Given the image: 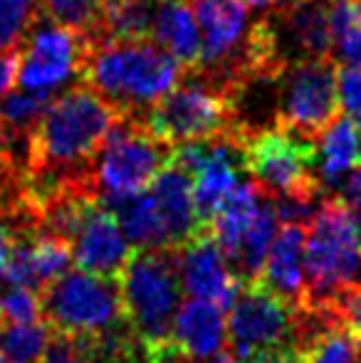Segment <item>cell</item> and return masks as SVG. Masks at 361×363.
<instances>
[{
	"label": "cell",
	"mask_w": 361,
	"mask_h": 363,
	"mask_svg": "<svg viewBox=\"0 0 361 363\" xmlns=\"http://www.w3.org/2000/svg\"><path fill=\"white\" fill-rule=\"evenodd\" d=\"M171 344L193 361H208L226 351V309L206 299L183 301L171 324Z\"/></svg>",
	"instance_id": "2e32d148"
},
{
	"label": "cell",
	"mask_w": 361,
	"mask_h": 363,
	"mask_svg": "<svg viewBox=\"0 0 361 363\" xmlns=\"http://www.w3.org/2000/svg\"><path fill=\"white\" fill-rule=\"evenodd\" d=\"M119 119V111L84 82L55 96L30 131L25 196L40 201L65 183L91 178V161Z\"/></svg>",
	"instance_id": "6da1fadb"
},
{
	"label": "cell",
	"mask_w": 361,
	"mask_h": 363,
	"mask_svg": "<svg viewBox=\"0 0 361 363\" xmlns=\"http://www.w3.org/2000/svg\"><path fill=\"white\" fill-rule=\"evenodd\" d=\"M106 3L109 0H40V15L60 28L94 40L104 20Z\"/></svg>",
	"instance_id": "cb8c5ba5"
},
{
	"label": "cell",
	"mask_w": 361,
	"mask_h": 363,
	"mask_svg": "<svg viewBox=\"0 0 361 363\" xmlns=\"http://www.w3.org/2000/svg\"><path fill=\"white\" fill-rule=\"evenodd\" d=\"M149 193L159 208V216L164 220L166 230H169L171 250H179L188 240L208 230L198 218L191 173H186L174 161L151 181Z\"/></svg>",
	"instance_id": "e0dca14e"
},
{
	"label": "cell",
	"mask_w": 361,
	"mask_h": 363,
	"mask_svg": "<svg viewBox=\"0 0 361 363\" xmlns=\"http://www.w3.org/2000/svg\"><path fill=\"white\" fill-rule=\"evenodd\" d=\"M57 94L50 91H30V89H10L8 94L0 96V121L5 131L10 134H30L40 116L48 111L52 99Z\"/></svg>",
	"instance_id": "4316f807"
},
{
	"label": "cell",
	"mask_w": 361,
	"mask_h": 363,
	"mask_svg": "<svg viewBox=\"0 0 361 363\" xmlns=\"http://www.w3.org/2000/svg\"><path fill=\"white\" fill-rule=\"evenodd\" d=\"M248 8L250 10H257L260 15H272V13H279V10L289 8L292 3L297 0H245Z\"/></svg>",
	"instance_id": "836d02e7"
},
{
	"label": "cell",
	"mask_w": 361,
	"mask_h": 363,
	"mask_svg": "<svg viewBox=\"0 0 361 363\" xmlns=\"http://www.w3.org/2000/svg\"><path fill=\"white\" fill-rule=\"evenodd\" d=\"M208 363H245V361L238 359L233 351H221V354H216L213 359H208Z\"/></svg>",
	"instance_id": "d590c367"
},
{
	"label": "cell",
	"mask_w": 361,
	"mask_h": 363,
	"mask_svg": "<svg viewBox=\"0 0 361 363\" xmlns=\"http://www.w3.org/2000/svg\"><path fill=\"white\" fill-rule=\"evenodd\" d=\"M40 18V0H0V52L23 45Z\"/></svg>",
	"instance_id": "83f0119b"
},
{
	"label": "cell",
	"mask_w": 361,
	"mask_h": 363,
	"mask_svg": "<svg viewBox=\"0 0 361 363\" xmlns=\"http://www.w3.org/2000/svg\"><path fill=\"white\" fill-rule=\"evenodd\" d=\"M18 65H20V48L0 52V96L8 94L13 82L18 79Z\"/></svg>",
	"instance_id": "1f68e13d"
},
{
	"label": "cell",
	"mask_w": 361,
	"mask_h": 363,
	"mask_svg": "<svg viewBox=\"0 0 361 363\" xmlns=\"http://www.w3.org/2000/svg\"><path fill=\"white\" fill-rule=\"evenodd\" d=\"M50 339L52 329L45 321H33V324L0 321V356L10 363H40Z\"/></svg>",
	"instance_id": "d4e9b609"
},
{
	"label": "cell",
	"mask_w": 361,
	"mask_h": 363,
	"mask_svg": "<svg viewBox=\"0 0 361 363\" xmlns=\"http://www.w3.org/2000/svg\"><path fill=\"white\" fill-rule=\"evenodd\" d=\"M337 91H339V106L347 111V116L359 119L361 116V67H357V65H342V67H337Z\"/></svg>",
	"instance_id": "f546056e"
},
{
	"label": "cell",
	"mask_w": 361,
	"mask_h": 363,
	"mask_svg": "<svg viewBox=\"0 0 361 363\" xmlns=\"http://www.w3.org/2000/svg\"><path fill=\"white\" fill-rule=\"evenodd\" d=\"M201 30V62L193 69L238 94L248 74L250 8L245 0H188Z\"/></svg>",
	"instance_id": "9c48e42d"
},
{
	"label": "cell",
	"mask_w": 361,
	"mask_h": 363,
	"mask_svg": "<svg viewBox=\"0 0 361 363\" xmlns=\"http://www.w3.org/2000/svg\"><path fill=\"white\" fill-rule=\"evenodd\" d=\"M277 213H274V203L270 196L262 193V201L257 206V213L252 218V223L248 225V230L243 233L238 247L233 250V255L228 257V264L235 272V277L243 284L255 282L262 272V264L267 259L274 238H277Z\"/></svg>",
	"instance_id": "7402d4cb"
},
{
	"label": "cell",
	"mask_w": 361,
	"mask_h": 363,
	"mask_svg": "<svg viewBox=\"0 0 361 363\" xmlns=\"http://www.w3.org/2000/svg\"><path fill=\"white\" fill-rule=\"evenodd\" d=\"M159 0H109L94 40H151Z\"/></svg>",
	"instance_id": "603a6c76"
},
{
	"label": "cell",
	"mask_w": 361,
	"mask_h": 363,
	"mask_svg": "<svg viewBox=\"0 0 361 363\" xmlns=\"http://www.w3.org/2000/svg\"><path fill=\"white\" fill-rule=\"evenodd\" d=\"M0 321L5 324H33L43 321L40 294L28 287H13L0 291Z\"/></svg>",
	"instance_id": "f1b7e54d"
},
{
	"label": "cell",
	"mask_w": 361,
	"mask_h": 363,
	"mask_svg": "<svg viewBox=\"0 0 361 363\" xmlns=\"http://www.w3.org/2000/svg\"><path fill=\"white\" fill-rule=\"evenodd\" d=\"M228 311V341L238 359L250 361L255 354L284 346L294 349V309L257 279L243 284Z\"/></svg>",
	"instance_id": "8fae6325"
},
{
	"label": "cell",
	"mask_w": 361,
	"mask_h": 363,
	"mask_svg": "<svg viewBox=\"0 0 361 363\" xmlns=\"http://www.w3.org/2000/svg\"><path fill=\"white\" fill-rule=\"evenodd\" d=\"M13 242H15V230H13V225H10L8 220H0V267H3L5 259H8Z\"/></svg>",
	"instance_id": "e575fe53"
},
{
	"label": "cell",
	"mask_w": 361,
	"mask_h": 363,
	"mask_svg": "<svg viewBox=\"0 0 361 363\" xmlns=\"http://www.w3.org/2000/svg\"><path fill=\"white\" fill-rule=\"evenodd\" d=\"M186 69L154 40H89L79 82L101 94L121 116H141L171 91Z\"/></svg>",
	"instance_id": "7a4b0ae2"
},
{
	"label": "cell",
	"mask_w": 361,
	"mask_h": 363,
	"mask_svg": "<svg viewBox=\"0 0 361 363\" xmlns=\"http://www.w3.org/2000/svg\"><path fill=\"white\" fill-rule=\"evenodd\" d=\"M0 363H10L8 359H3V356H0Z\"/></svg>",
	"instance_id": "74e56055"
},
{
	"label": "cell",
	"mask_w": 361,
	"mask_h": 363,
	"mask_svg": "<svg viewBox=\"0 0 361 363\" xmlns=\"http://www.w3.org/2000/svg\"><path fill=\"white\" fill-rule=\"evenodd\" d=\"M151 40L186 72H193L201 62V30L188 0H159Z\"/></svg>",
	"instance_id": "ffe728a7"
},
{
	"label": "cell",
	"mask_w": 361,
	"mask_h": 363,
	"mask_svg": "<svg viewBox=\"0 0 361 363\" xmlns=\"http://www.w3.org/2000/svg\"><path fill=\"white\" fill-rule=\"evenodd\" d=\"M265 18L270 23L277 57L284 67L299 60L334 57L329 0H297L289 8Z\"/></svg>",
	"instance_id": "4fadbf2b"
},
{
	"label": "cell",
	"mask_w": 361,
	"mask_h": 363,
	"mask_svg": "<svg viewBox=\"0 0 361 363\" xmlns=\"http://www.w3.org/2000/svg\"><path fill=\"white\" fill-rule=\"evenodd\" d=\"M337 60H299L274 79V126L307 141L339 116Z\"/></svg>",
	"instance_id": "52a82bcc"
},
{
	"label": "cell",
	"mask_w": 361,
	"mask_h": 363,
	"mask_svg": "<svg viewBox=\"0 0 361 363\" xmlns=\"http://www.w3.org/2000/svg\"><path fill=\"white\" fill-rule=\"evenodd\" d=\"M89 38L50 23L40 15L25 35L18 65V82L23 89L55 94L67 82L79 79Z\"/></svg>",
	"instance_id": "7c38bea8"
},
{
	"label": "cell",
	"mask_w": 361,
	"mask_h": 363,
	"mask_svg": "<svg viewBox=\"0 0 361 363\" xmlns=\"http://www.w3.org/2000/svg\"><path fill=\"white\" fill-rule=\"evenodd\" d=\"M186 74L188 79H181L139 116L146 129L169 146L231 134L245 139L238 126L235 91L203 74Z\"/></svg>",
	"instance_id": "277c9868"
},
{
	"label": "cell",
	"mask_w": 361,
	"mask_h": 363,
	"mask_svg": "<svg viewBox=\"0 0 361 363\" xmlns=\"http://www.w3.org/2000/svg\"><path fill=\"white\" fill-rule=\"evenodd\" d=\"M181 287L193 299H206L213 304L231 309L243 282L228 264L221 245L216 242L211 230H203L186 245L176 250Z\"/></svg>",
	"instance_id": "5bb4252c"
},
{
	"label": "cell",
	"mask_w": 361,
	"mask_h": 363,
	"mask_svg": "<svg viewBox=\"0 0 361 363\" xmlns=\"http://www.w3.org/2000/svg\"><path fill=\"white\" fill-rule=\"evenodd\" d=\"M99 201L106 211L114 213L134 250H171L169 230L149 191L99 193Z\"/></svg>",
	"instance_id": "d6986e66"
},
{
	"label": "cell",
	"mask_w": 361,
	"mask_h": 363,
	"mask_svg": "<svg viewBox=\"0 0 361 363\" xmlns=\"http://www.w3.org/2000/svg\"><path fill=\"white\" fill-rule=\"evenodd\" d=\"M245 363H297V351H294L292 346L262 351V354H255L250 361H245Z\"/></svg>",
	"instance_id": "d6a6232c"
},
{
	"label": "cell",
	"mask_w": 361,
	"mask_h": 363,
	"mask_svg": "<svg viewBox=\"0 0 361 363\" xmlns=\"http://www.w3.org/2000/svg\"><path fill=\"white\" fill-rule=\"evenodd\" d=\"M171 156L174 146L156 139L139 116H121L91 161V178L99 193L146 191Z\"/></svg>",
	"instance_id": "30bf717a"
},
{
	"label": "cell",
	"mask_w": 361,
	"mask_h": 363,
	"mask_svg": "<svg viewBox=\"0 0 361 363\" xmlns=\"http://www.w3.org/2000/svg\"><path fill=\"white\" fill-rule=\"evenodd\" d=\"M297 363H361V336L339 324L297 351Z\"/></svg>",
	"instance_id": "484cf974"
},
{
	"label": "cell",
	"mask_w": 361,
	"mask_h": 363,
	"mask_svg": "<svg viewBox=\"0 0 361 363\" xmlns=\"http://www.w3.org/2000/svg\"><path fill=\"white\" fill-rule=\"evenodd\" d=\"M3 139H5V129H3V121H0V148H3Z\"/></svg>",
	"instance_id": "8d00e7d4"
},
{
	"label": "cell",
	"mask_w": 361,
	"mask_h": 363,
	"mask_svg": "<svg viewBox=\"0 0 361 363\" xmlns=\"http://www.w3.org/2000/svg\"><path fill=\"white\" fill-rule=\"evenodd\" d=\"M43 321L52 334L96 336L124 321L119 282L84 269H67L40 289Z\"/></svg>",
	"instance_id": "8992f818"
},
{
	"label": "cell",
	"mask_w": 361,
	"mask_h": 363,
	"mask_svg": "<svg viewBox=\"0 0 361 363\" xmlns=\"http://www.w3.org/2000/svg\"><path fill=\"white\" fill-rule=\"evenodd\" d=\"M40 363H89L87 351H84L82 341L74 336L52 334L48 349H45Z\"/></svg>",
	"instance_id": "4dcf8cb0"
},
{
	"label": "cell",
	"mask_w": 361,
	"mask_h": 363,
	"mask_svg": "<svg viewBox=\"0 0 361 363\" xmlns=\"http://www.w3.org/2000/svg\"><path fill=\"white\" fill-rule=\"evenodd\" d=\"M317 178L324 191H337L349 171L361 166V129L352 116H337L314 141Z\"/></svg>",
	"instance_id": "44dd1931"
},
{
	"label": "cell",
	"mask_w": 361,
	"mask_h": 363,
	"mask_svg": "<svg viewBox=\"0 0 361 363\" xmlns=\"http://www.w3.org/2000/svg\"><path fill=\"white\" fill-rule=\"evenodd\" d=\"M314 158H317L314 141L294 136L277 126L250 134L243 144L245 173L270 198L324 196Z\"/></svg>",
	"instance_id": "ba28073f"
},
{
	"label": "cell",
	"mask_w": 361,
	"mask_h": 363,
	"mask_svg": "<svg viewBox=\"0 0 361 363\" xmlns=\"http://www.w3.org/2000/svg\"><path fill=\"white\" fill-rule=\"evenodd\" d=\"M124 316L146 346L171 341V324L181 306L176 250H136L119 274Z\"/></svg>",
	"instance_id": "5b68a950"
},
{
	"label": "cell",
	"mask_w": 361,
	"mask_h": 363,
	"mask_svg": "<svg viewBox=\"0 0 361 363\" xmlns=\"http://www.w3.org/2000/svg\"><path fill=\"white\" fill-rule=\"evenodd\" d=\"M304 228V304L334 306L361 289V233L337 196L324 198Z\"/></svg>",
	"instance_id": "3957f363"
},
{
	"label": "cell",
	"mask_w": 361,
	"mask_h": 363,
	"mask_svg": "<svg viewBox=\"0 0 361 363\" xmlns=\"http://www.w3.org/2000/svg\"><path fill=\"white\" fill-rule=\"evenodd\" d=\"M70 250H72V262L79 269L101 277H119L134 255L119 220L101 206V201H96L79 220L70 240Z\"/></svg>",
	"instance_id": "9a60e30c"
},
{
	"label": "cell",
	"mask_w": 361,
	"mask_h": 363,
	"mask_svg": "<svg viewBox=\"0 0 361 363\" xmlns=\"http://www.w3.org/2000/svg\"><path fill=\"white\" fill-rule=\"evenodd\" d=\"M304 240H307L304 225H282L257 277V282L265 284L274 296H279L292 309H299L307 296Z\"/></svg>",
	"instance_id": "ac0fdd59"
}]
</instances>
